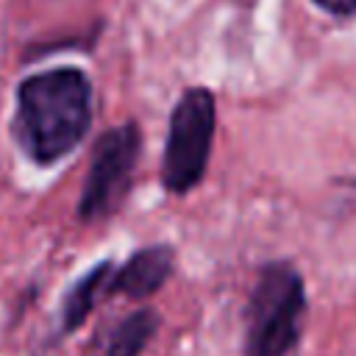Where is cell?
Masks as SVG:
<instances>
[{
    "label": "cell",
    "mask_w": 356,
    "mask_h": 356,
    "mask_svg": "<svg viewBox=\"0 0 356 356\" xmlns=\"http://www.w3.org/2000/svg\"><path fill=\"white\" fill-rule=\"evenodd\" d=\"M92 81L81 67H50L17 86L11 136L28 161L50 167L67 159L92 125Z\"/></svg>",
    "instance_id": "obj_1"
},
{
    "label": "cell",
    "mask_w": 356,
    "mask_h": 356,
    "mask_svg": "<svg viewBox=\"0 0 356 356\" xmlns=\"http://www.w3.org/2000/svg\"><path fill=\"white\" fill-rule=\"evenodd\" d=\"M306 314V284L286 259L267 261L245 312L242 356H289L300 339Z\"/></svg>",
    "instance_id": "obj_2"
},
{
    "label": "cell",
    "mask_w": 356,
    "mask_h": 356,
    "mask_svg": "<svg viewBox=\"0 0 356 356\" xmlns=\"http://www.w3.org/2000/svg\"><path fill=\"white\" fill-rule=\"evenodd\" d=\"M217 128V100L211 89H186L172 111L161 156V184L170 195H189L206 175Z\"/></svg>",
    "instance_id": "obj_3"
},
{
    "label": "cell",
    "mask_w": 356,
    "mask_h": 356,
    "mask_svg": "<svg viewBox=\"0 0 356 356\" xmlns=\"http://www.w3.org/2000/svg\"><path fill=\"white\" fill-rule=\"evenodd\" d=\"M142 156V131L134 120L108 128L92 147L89 170L78 197V217L83 222H100L117 214L131 192V181Z\"/></svg>",
    "instance_id": "obj_4"
},
{
    "label": "cell",
    "mask_w": 356,
    "mask_h": 356,
    "mask_svg": "<svg viewBox=\"0 0 356 356\" xmlns=\"http://www.w3.org/2000/svg\"><path fill=\"white\" fill-rule=\"evenodd\" d=\"M175 267V250L170 245H147L134 250L122 264H114L106 295H122L131 300H145L156 295Z\"/></svg>",
    "instance_id": "obj_5"
},
{
    "label": "cell",
    "mask_w": 356,
    "mask_h": 356,
    "mask_svg": "<svg viewBox=\"0 0 356 356\" xmlns=\"http://www.w3.org/2000/svg\"><path fill=\"white\" fill-rule=\"evenodd\" d=\"M111 270H114V261L111 259H103L92 270H86L64 292V300H61V309H58L61 334H72V331H78L86 323V317L92 314V309L97 306V300L106 298V284H108Z\"/></svg>",
    "instance_id": "obj_6"
},
{
    "label": "cell",
    "mask_w": 356,
    "mask_h": 356,
    "mask_svg": "<svg viewBox=\"0 0 356 356\" xmlns=\"http://www.w3.org/2000/svg\"><path fill=\"white\" fill-rule=\"evenodd\" d=\"M159 331V314L153 309H136L125 314L103 339V356H142L153 334Z\"/></svg>",
    "instance_id": "obj_7"
},
{
    "label": "cell",
    "mask_w": 356,
    "mask_h": 356,
    "mask_svg": "<svg viewBox=\"0 0 356 356\" xmlns=\"http://www.w3.org/2000/svg\"><path fill=\"white\" fill-rule=\"evenodd\" d=\"M317 8H323L325 14L331 17H339V19H350L356 17V0H312Z\"/></svg>",
    "instance_id": "obj_8"
}]
</instances>
